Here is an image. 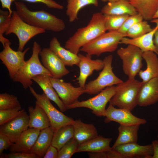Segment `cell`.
Here are the masks:
<instances>
[{
    "instance_id": "cell-50",
    "label": "cell",
    "mask_w": 158,
    "mask_h": 158,
    "mask_svg": "<svg viewBox=\"0 0 158 158\" xmlns=\"http://www.w3.org/2000/svg\"><path fill=\"white\" fill-rule=\"evenodd\" d=\"M157 138L158 139V135H157Z\"/></svg>"
},
{
    "instance_id": "cell-49",
    "label": "cell",
    "mask_w": 158,
    "mask_h": 158,
    "mask_svg": "<svg viewBox=\"0 0 158 158\" xmlns=\"http://www.w3.org/2000/svg\"><path fill=\"white\" fill-rule=\"evenodd\" d=\"M157 18H158V9L153 17V19Z\"/></svg>"
},
{
    "instance_id": "cell-24",
    "label": "cell",
    "mask_w": 158,
    "mask_h": 158,
    "mask_svg": "<svg viewBox=\"0 0 158 158\" xmlns=\"http://www.w3.org/2000/svg\"><path fill=\"white\" fill-rule=\"evenodd\" d=\"M49 48L66 66H72L74 65L78 66L80 59L78 54H75L62 47L56 37H53L51 40Z\"/></svg>"
},
{
    "instance_id": "cell-26",
    "label": "cell",
    "mask_w": 158,
    "mask_h": 158,
    "mask_svg": "<svg viewBox=\"0 0 158 158\" xmlns=\"http://www.w3.org/2000/svg\"><path fill=\"white\" fill-rule=\"evenodd\" d=\"M73 125L74 138L80 144L98 135L96 127L92 124L85 123L80 119H77L74 120Z\"/></svg>"
},
{
    "instance_id": "cell-13",
    "label": "cell",
    "mask_w": 158,
    "mask_h": 158,
    "mask_svg": "<svg viewBox=\"0 0 158 158\" xmlns=\"http://www.w3.org/2000/svg\"><path fill=\"white\" fill-rule=\"evenodd\" d=\"M29 116L24 110L15 118L0 126V133L16 143L22 134L29 128Z\"/></svg>"
},
{
    "instance_id": "cell-48",
    "label": "cell",
    "mask_w": 158,
    "mask_h": 158,
    "mask_svg": "<svg viewBox=\"0 0 158 158\" xmlns=\"http://www.w3.org/2000/svg\"><path fill=\"white\" fill-rule=\"evenodd\" d=\"M103 2H114L117 1L119 0H101Z\"/></svg>"
},
{
    "instance_id": "cell-28",
    "label": "cell",
    "mask_w": 158,
    "mask_h": 158,
    "mask_svg": "<svg viewBox=\"0 0 158 158\" xmlns=\"http://www.w3.org/2000/svg\"><path fill=\"white\" fill-rule=\"evenodd\" d=\"M140 125H120L118 128V135L112 147L130 143H137L138 133Z\"/></svg>"
},
{
    "instance_id": "cell-43",
    "label": "cell",
    "mask_w": 158,
    "mask_h": 158,
    "mask_svg": "<svg viewBox=\"0 0 158 158\" xmlns=\"http://www.w3.org/2000/svg\"><path fill=\"white\" fill-rule=\"evenodd\" d=\"M58 150L54 147L51 145L43 157L44 158H58Z\"/></svg>"
},
{
    "instance_id": "cell-19",
    "label": "cell",
    "mask_w": 158,
    "mask_h": 158,
    "mask_svg": "<svg viewBox=\"0 0 158 158\" xmlns=\"http://www.w3.org/2000/svg\"><path fill=\"white\" fill-rule=\"evenodd\" d=\"M151 22L156 24V26L151 31L135 38L124 37L121 40L120 44L133 45L140 48L143 52L151 51L154 52L158 55L153 41L154 34L158 29V18L153 19Z\"/></svg>"
},
{
    "instance_id": "cell-45",
    "label": "cell",
    "mask_w": 158,
    "mask_h": 158,
    "mask_svg": "<svg viewBox=\"0 0 158 158\" xmlns=\"http://www.w3.org/2000/svg\"><path fill=\"white\" fill-rule=\"evenodd\" d=\"M107 151L97 152H88V156L90 158H107Z\"/></svg>"
},
{
    "instance_id": "cell-36",
    "label": "cell",
    "mask_w": 158,
    "mask_h": 158,
    "mask_svg": "<svg viewBox=\"0 0 158 158\" xmlns=\"http://www.w3.org/2000/svg\"><path fill=\"white\" fill-rule=\"evenodd\" d=\"M80 144L74 138L66 143L58 151V158H70L77 151Z\"/></svg>"
},
{
    "instance_id": "cell-23",
    "label": "cell",
    "mask_w": 158,
    "mask_h": 158,
    "mask_svg": "<svg viewBox=\"0 0 158 158\" xmlns=\"http://www.w3.org/2000/svg\"><path fill=\"white\" fill-rule=\"evenodd\" d=\"M28 111L30 118L29 128L41 130L51 126L49 120L45 112L36 102L35 108L29 106Z\"/></svg>"
},
{
    "instance_id": "cell-9",
    "label": "cell",
    "mask_w": 158,
    "mask_h": 158,
    "mask_svg": "<svg viewBox=\"0 0 158 158\" xmlns=\"http://www.w3.org/2000/svg\"><path fill=\"white\" fill-rule=\"evenodd\" d=\"M29 88L31 94L36 100L35 102L45 112L49 120L51 126L54 132L61 127L73 124L74 120L65 115L55 107L44 92L40 94L37 93L31 86Z\"/></svg>"
},
{
    "instance_id": "cell-1",
    "label": "cell",
    "mask_w": 158,
    "mask_h": 158,
    "mask_svg": "<svg viewBox=\"0 0 158 158\" xmlns=\"http://www.w3.org/2000/svg\"><path fill=\"white\" fill-rule=\"evenodd\" d=\"M107 31L104 14L94 13L87 25L79 28L66 42L65 48L78 54L80 48Z\"/></svg>"
},
{
    "instance_id": "cell-39",
    "label": "cell",
    "mask_w": 158,
    "mask_h": 158,
    "mask_svg": "<svg viewBox=\"0 0 158 158\" xmlns=\"http://www.w3.org/2000/svg\"><path fill=\"white\" fill-rule=\"evenodd\" d=\"M143 20L142 16L138 13L134 15L129 16L118 31L126 35L127 31L131 27L136 23L142 21Z\"/></svg>"
},
{
    "instance_id": "cell-38",
    "label": "cell",
    "mask_w": 158,
    "mask_h": 158,
    "mask_svg": "<svg viewBox=\"0 0 158 158\" xmlns=\"http://www.w3.org/2000/svg\"><path fill=\"white\" fill-rule=\"evenodd\" d=\"M25 110L21 106L6 110H0V126L13 119Z\"/></svg>"
},
{
    "instance_id": "cell-20",
    "label": "cell",
    "mask_w": 158,
    "mask_h": 158,
    "mask_svg": "<svg viewBox=\"0 0 158 158\" xmlns=\"http://www.w3.org/2000/svg\"><path fill=\"white\" fill-rule=\"evenodd\" d=\"M40 131L38 129L29 128L22 134L16 143H13L9 149L10 152L31 153Z\"/></svg>"
},
{
    "instance_id": "cell-35",
    "label": "cell",
    "mask_w": 158,
    "mask_h": 158,
    "mask_svg": "<svg viewBox=\"0 0 158 158\" xmlns=\"http://www.w3.org/2000/svg\"><path fill=\"white\" fill-rule=\"evenodd\" d=\"M11 17L9 16V12L7 11L0 10V42L3 47L6 43L10 42L9 40L5 37L4 34L5 33L8 29L11 22Z\"/></svg>"
},
{
    "instance_id": "cell-12",
    "label": "cell",
    "mask_w": 158,
    "mask_h": 158,
    "mask_svg": "<svg viewBox=\"0 0 158 158\" xmlns=\"http://www.w3.org/2000/svg\"><path fill=\"white\" fill-rule=\"evenodd\" d=\"M50 79L52 86L66 108L79 101V97L85 93V88L80 86L74 87L70 83L64 82L60 78L50 77Z\"/></svg>"
},
{
    "instance_id": "cell-6",
    "label": "cell",
    "mask_w": 158,
    "mask_h": 158,
    "mask_svg": "<svg viewBox=\"0 0 158 158\" xmlns=\"http://www.w3.org/2000/svg\"><path fill=\"white\" fill-rule=\"evenodd\" d=\"M112 55L106 56L103 60L104 67L96 79L91 80L85 86V93L92 95L98 94L106 88L117 85L123 82L114 73L112 63Z\"/></svg>"
},
{
    "instance_id": "cell-40",
    "label": "cell",
    "mask_w": 158,
    "mask_h": 158,
    "mask_svg": "<svg viewBox=\"0 0 158 158\" xmlns=\"http://www.w3.org/2000/svg\"><path fill=\"white\" fill-rule=\"evenodd\" d=\"M1 158H40L37 155L32 153L23 152H11L9 153L2 154Z\"/></svg>"
},
{
    "instance_id": "cell-34",
    "label": "cell",
    "mask_w": 158,
    "mask_h": 158,
    "mask_svg": "<svg viewBox=\"0 0 158 158\" xmlns=\"http://www.w3.org/2000/svg\"><path fill=\"white\" fill-rule=\"evenodd\" d=\"M105 25L108 31H118L129 16L128 15H104Z\"/></svg>"
},
{
    "instance_id": "cell-29",
    "label": "cell",
    "mask_w": 158,
    "mask_h": 158,
    "mask_svg": "<svg viewBox=\"0 0 158 158\" xmlns=\"http://www.w3.org/2000/svg\"><path fill=\"white\" fill-rule=\"evenodd\" d=\"M143 20L151 21L158 9V0H128Z\"/></svg>"
},
{
    "instance_id": "cell-25",
    "label": "cell",
    "mask_w": 158,
    "mask_h": 158,
    "mask_svg": "<svg viewBox=\"0 0 158 158\" xmlns=\"http://www.w3.org/2000/svg\"><path fill=\"white\" fill-rule=\"evenodd\" d=\"M101 12L104 15L126 14L130 16L138 13L135 8L128 0L109 2L102 8Z\"/></svg>"
},
{
    "instance_id": "cell-3",
    "label": "cell",
    "mask_w": 158,
    "mask_h": 158,
    "mask_svg": "<svg viewBox=\"0 0 158 158\" xmlns=\"http://www.w3.org/2000/svg\"><path fill=\"white\" fill-rule=\"evenodd\" d=\"M42 49L36 41L33 43L32 53L30 58L25 61L24 64L18 70L12 79L14 82H19L26 89L32 84V78L37 75L44 74L51 77L50 72L41 63L40 53Z\"/></svg>"
},
{
    "instance_id": "cell-46",
    "label": "cell",
    "mask_w": 158,
    "mask_h": 158,
    "mask_svg": "<svg viewBox=\"0 0 158 158\" xmlns=\"http://www.w3.org/2000/svg\"><path fill=\"white\" fill-rule=\"evenodd\" d=\"M152 144L153 147V153L151 158H158V140H153Z\"/></svg>"
},
{
    "instance_id": "cell-41",
    "label": "cell",
    "mask_w": 158,
    "mask_h": 158,
    "mask_svg": "<svg viewBox=\"0 0 158 158\" xmlns=\"http://www.w3.org/2000/svg\"><path fill=\"white\" fill-rule=\"evenodd\" d=\"M18 0H12L13 2ZM32 3H41L44 4L47 7L58 10L63 8V6L57 3L53 0H22Z\"/></svg>"
},
{
    "instance_id": "cell-42",
    "label": "cell",
    "mask_w": 158,
    "mask_h": 158,
    "mask_svg": "<svg viewBox=\"0 0 158 158\" xmlns=\"http://www.w3.org/2000/svg\"><path fill=\"white\" fill-rule=\"evenodd\" d=\"M13 144L8 136L0 133V156L4 150L9 149Z\"/></svg>"
},
{
    "instance_id": "cell-10",
    "label": "cell",
    "mask_w": 158,
    "mask_h": 158,
    "mask_svg": "<svg viewBox=\"0 0 158 158\" xmlns=\"http://www.w3.org/2000/svg\"><path fill=\"white\" fill-rule=\"evenodd\" d=\"M116 86L106 88L95 96L88 99L78 101L67 107V109L84 107L89 109L98 116H104L106 106L116 91Z\"/></svg>"
},
{
    "instance_id": "cell-32",
    "label": "cell",
    "mask_w": 158,
    "mask_h": 158,
    "mask_svg": "<svg viewBox=\"0 0 158 158\" xmlns=\"http://www.w3.org/2000/svg\"><path fill=\"white\" fill-rule=\"evenodd\" d=\"M98 0H67L66 14L69 21L72 23L78 18V15L80 10L89 5L95 6H98Z\"/></svg>"
},
{
    "instance_id": "cell-37",
    "label": "cell",
    "mask_w": 158,
    "mask_h": 158,
    "mask_svg": "<svg viewBox=\"0 0 158 158\" xmlns=\"http://www.w3.org/2000/svg\"><path fill=\"white\" fill-rule=\"evenodd\" d=\"M21 106L16 96L6 93L0 94V110H6Z\"/></svg>"
},
{
    "instance_id": "cell-21",
    "label": "cell",
    "mask_w": 158,
    "mask_h": 158,
    "mask_svg": "<svg viewBox=\"0 0 158 158\" xmlns=\"http://www.w3.org/2000/svg\"><path fill=\"white\" fill-rule=\"evenodd\" d=\"M50 77L46 75H40L35 76L32 80L37 83L40 87L47 96L58 107L62 112L67 109L66 107L59 98L52 86L50 79Z\"/></svg>"
},
{
    "instance_id": "cell-8",
    "label": "cell",
    "mask_w": 158,
    "mask_h": 158,
    "mask_svg": "<svg viewBox=\"0 0 158 158\" xmlns=\"http://www.w3.org/2000/svg\"><path fill=\"white\" fill-rule=\"evenodd\" d=\"M143 52L138 47L129 44L126 47H121L117 54L122 61V68L128 78H135L143 66Z\"/></svg>"
},
{
    "instance_id": "cell-18",
    "label": "cell",
    "mask_w": 158,
    "mask_h": 158,
    "mask_svg": "<svg viewBox=\"0 0 158 158\" xmlns=\"http://www.w3.org/2000/svg\"><path fill=\"white\" fill-rule=\"evenodd\" d=\"M137 104L146 107L158 102V77L142 83L137 96Z\"/></svg>"
},
{
    "instance_id": "cell-31",
    "label": "cell",
    "mask_w": 158,
    "mask_h": 158,
    "mask_svg": "<svg viewBox=\"0 0 158 158\" xmlns=\"http://www.w3.org/2000/svg\"><path fill=\"white\" fill-rule=\"evenodd\" d=\"M73 138L74 131L73 124L64 126L54 132L51 145L59 151L66 143Z\"/></svg>"
},
{
    "instance_id": "cell-7",
    "label": "cell",
    "mask_w": 158,
    "mask_h": 158,
    "mask_svg": "<svg viewBox=\"0 0 158 158\" xmlns=\"http://www.w3.org/2000/svg\"><path fill=\"white\" fill-rule=\"evenodd\" d=\"M46 30L30 25L24 21L16 11H13L10 25L5 34L15 35L19 41L18 50L23 51L27 43L32 37L45 33Z\"/></svg>"
},
{
    "instance_id": "cell-11",
    "label": "cell",
    "mask_w": 158,
    "mask_h": 158,
    "mask_svg": "<svg viewBox=\"0 0 158 158\" xmlns=\"http://www.w3.org/2000/svg\"><path fill=\"white\" fill-rule=\"evenodd\" d=\"M11 44L10 41L6 43L3 50L0 52V59L6 67L11 79H12L24 64L25 55L30 48L28 47L23 51H15L11 48Z\"/></svg>"
},
{
    "instance_id": "cell-44",
    "label": "cell",
    "mask_w": 158,
    "mask_h": 158,
    "mask_svg": "<svg viewBox=\"0 0 158 158\" xmlns=\"http://www.w3.org/2000/svg\"><path fill=\"white\" fill-rule=\"evenodd\" d=\"M3 8H6L9 12V16H11L13 11L11 9L12 0H0Z\"/></svg>"
},
{
    "instance_id": "cell-15",
    "label": "cell",
    "mask_w": 158,
    "mask_h": 158,
    "mask_svg": "<svg viewBox=\"0 0 158 158\" xmlns=\"http://www.w3.org/2000/svg\"><path fill=\"white\" fill-rule=\"evenodd\" d=\"M40 56L42 64L50 72L53 78H60L69 73L63 62L49 48H43Z\"/></svg>"
},
{
    "instance_id": "cell-5",
    "label": "cell",
    "mask_w": 158,
    "mask_h": 158,
    "mask_svg": "<svg viewBox=\"0 0 158 158\" xmlns=\"http://www.w3.org/2000/svg\"><path fill=\"white\" fill-rule=\"evenodd\" d=\"M126 37L118 31H108L83 46L80 51L99 56L104 53L115 51L122 39Z\"/></svg>"
},
{
    "instance_id": "cell-22",
    "label": "cell",
    "mask_w": 158,
    "mask_h": 158,
    "mask_svg": "<svg viewBox=\"0 0 158 158\" xmlns=\"http://www.w3.org/2000/svg\"><path fill=\"white\" fill-rule=\"evenodd\" d=\"M142 56L147 68L145 70H141L138 74L142 82L144 83L158 77V57L156 53L151 51L143 52Z\"/></svg>"
},
{
    "instance_id": "cell-27",
    "label": "cell",
    "mask_w": 158,
    "mask_h": 158,
    "mask_svg": "<svg viewBox=\"0 0 158 158\" xmlns=\"http://www.w3.org/2000/svg\"><path fill=\"white\" fill-rule=\"evenodd\" d=\"M54 130L50 126L40 130L39 135L31 151L40 158L43 157L51 143Z\"/></svg>"
},
{
    "instance_id": "cell-33",
    "label": "cell",
    "mask_w": 158,
    "mask_h": 158,
    "mask_svg": "<svg viewBox=\"0 0 158 158\" xmlns=\"http://www.w3.org/2000/svg\"><path fill=\"white\" fill-rule=\"evenodd\" d=\"M153 28L147 21L143 20L136 23L131 27L127 31L126 36L130 38H137L151 31Z\"/></svg>"
},
{
    "instance_id": "cell-16",
    "label": "cell",
    "mask_w": 158,
    "mask_h": 158,
    "mask_svg": "<svg viewBox=\"0 0 158 158\" xmlns=\"http://www.w3.org/2000/svg\"><path fill=\"white\" fill-rule=\"evenodd\" d=\"M78 55L80 59L78 66L80 72L76 80L79 86L85 88L87 78L93 73L94 71L102 70L104 66V62L103 60L100 59H92V56L87 54L84 55L78 54Z\"/></svg>"
},
{
    "instance_id": "cell-47",
    "label": "cell",
    "mask_w": 158,
    "mask_h": 158,
    "mask_svg": "<svg viewBox=\"0 0 158 158\" xmlns=\"http://www.w3.org/2000/svg\"><path fill=\"white\" fill-rule=\"evenodd\" d=\"M153 41L158 54V29L156 30L154 34Z\"/></svg>"
},
{
    "instance_id": "cell-30",
    "label": "cell",
    "mask_w": 158,
    "mask_h": 158,
    "mask_svg": "<svg viewBox=\"0 0 158 158\" xmlns=\"http://www.w3.org/2000/svg\"><path fill=\"white\" fill-rule=\"evenodd\" d=\"M112 139L100 135L80 144L76 152H97L107 151L111 147L110 145Z\"/></svg>"
},
{
    "instance_id": "cell-17",
    "label": "cell",
    "mask_w": 158,
    "mask_h": 158,
    "mask_svg": "<svg viewBox=\"0 0 158 158\" xmlns=\"http://www.w3.org/2000/svg\"><path fill=\"white\" fill-rule=\"evenodd\" d=\"M112 148L123 158H151L153 153L152 144L141 145L137 143H130L120 145Z\"/></svg>"
},
{
    "instance_id": "cell-14",
    "label": "cell",
    "mask_w": 158,
    "mask_h": 158,
    "mask_svg": "<svg viewBox=\"0 0 158 158\" xmlns=\"http://www.w3.org/2000/svg\"><path fill=\"white\" fill-rule=\"evenodd\" d=\"M104 116L106 117L104 122L106 123L113 121L124 125H140L147 122L145 119L135 116L128 109L116 108L110 104L106 109Z\"/></svg>"
},
{
    "instance_id": "cell-4",
    "label": "cell",
    "mask_w": 158,
    "mask_h": 158,
    "mask_svg": "<svg viewBox=\"0 0 158 158\" xmlns=\"http://www.w3.org/2000/svg\"><path fill=\"white\" fill-rule=\"evenodd\" d=\"M142 84V82L135 78H128L116 85L115 92L110 100L109 104L132 111L138 105L137 96Z\"/></svg>"
},
{
    "instance_id": "cell-2",
    "label": "cell",
    "mask_w": 158,
    "mask_h": 158,
    "mask_svg": "<svg viewBox=\"0 0 158 158\" xmlns=\"http://www.w3.org/2000/svg\"><path fill=\"white\" fill-rule=\"evenodd\" d=\"M16 11L25 22L32 26L45 30L59 32L64 30V21L44 10L33 11L30 10L23 2H14Z\"/></svg>"
}]
</instances>
